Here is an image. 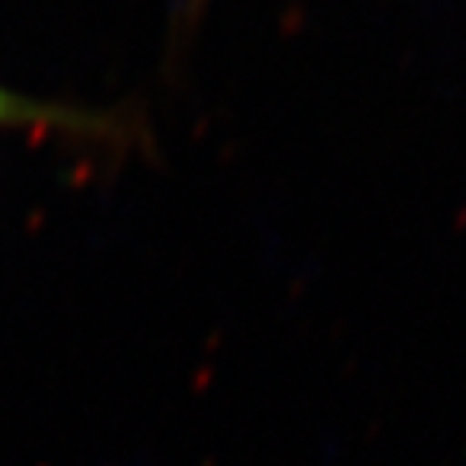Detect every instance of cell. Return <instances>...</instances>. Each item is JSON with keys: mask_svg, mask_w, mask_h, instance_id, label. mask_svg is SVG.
I'll return each mask as SVG.
<instances>
[{"mask_svg": "<svg viewBox=\"0 0 466 466\" xmlns=\"http://www.w3.org/2000/svg\"><path fill=\"white\" fill-rule=\"evenodd\" d=\"M56 110H46L33 101H23L16 95H7L4 87H0V124H33V120H56Z\"/></svg>", "mask_w": 466, "mask_h": 466, "instance_id": "obj_1", "label": "cell"}]
</instances>
